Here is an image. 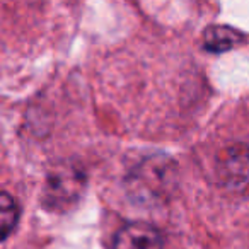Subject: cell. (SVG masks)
<instances>
[{"label": "cell", "mask_w": 249, "mask_h": 249, "mask_svg": "<svg viewBox=\"0 0 249 249\" xmlns=\"http://www.w3.org/2000/svg\"><path fill=\"white\" fill-rule=\"evenodd\" d=\"M86 176L75 164H56L50 169L41 193V203L52 212H65L79 201Z\"/></svg>", "instance_id": "cell-1"}, {"label": "cell", "mask_w": 249, "mask_h": 249, "mask_svg": "<svg viewBox=\"0 0 249 249\" xmlns=\"http://www.w3.org/2000/svg\"><path fill=\"white\" fill-rule=\"evenodd\" d=\"M217 178L229 191H244L249 186V147L234 143L217 156Z\"/></svg>", "instance_id": "cell-2"}, {"label": "cell", "mask_w": 249, "mask_h": 249, "mask_svg": "<svg viewBox=\"0 0 249 249\" xmlns=\"http://www.w3.org/2000/svg\"><path fill=\"white\" fill-rule=\"evenodd\" d=\"M113 249H162V237L147 222H130L116 232Z\"/></svg>", "instance_id": "cell-3"}, {"label": "cell", "mask_w": 249, "mask_h": 249, "mask_svg": "<svg viewBox=\"0 0 249 249\" xmlns=\"http://www.w3.org/2000/svg\"><path fill=\"white\" fill-rule=\"evenodd\" d=\"M169 171V164L152 162L147 160L137 173L133 174V190L137 193H145L149 196H159L166 190V174Z\"/></svg>", "instance_id": "cell-4"}, {"label": "cell", "mask_w": 249, "mask_h": 249, "mask_svg": "<svg viewBox=\"0 0 249 249\" xmlns=\"http://www.w3.org/2000/svg\"><path fill=\"white\" fill-rule=\"evenodd\" d=\"M246 36L231 26H208L203 33V46L210 53H225L244 45Z\"/></svg>", "instance_id": "cell-5"}, {"label": "cell", "mask_w": 249, "mask_h": 249, "mask_svg": "<svg viewBox=\"0 0 249 249\" xmlns=\"http://www.w3.org/2000/svg\"><path fill=\"white\" fill-rule=\"evenodd\" d=\"M19 218V208L16 200L5 191H0V242L7 239L14 231Z\"/></svg>", "instance_id": "cell-6"}]
</instances>
